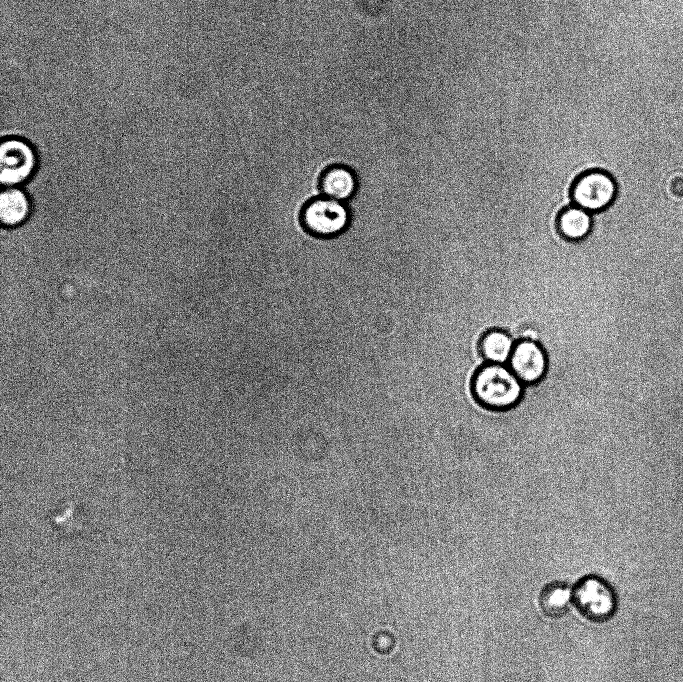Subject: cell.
I'll return each mask as SVG.
<instances>
[{"mask_svg": "<svg viewBox=\"0 0 683 682\" xmlns=\"http://www.w3.org/2000/svg\"><path fill=\"white\" fill-rule=\"evenodd\" d=\"M473 394L485 407L503 410L513 407L521 398L522 382L509 367L489 363L473 378Z\"/></svg>", "mask_w": 683, "mask_h": 682, "instance_id": "1", "label": "cell"}, {"mask_svg": "<svg viewBox=\"0 0 683 682\" xmlns=\"http://www.w3.org/2000/svg\"><path fill=\"white\" fill-rule=\"evenodd\" d=\"M617 183L602 169L588 170L577 177L571 187V200L590 213L605 211L617 197Z\"/></svg>", "mask_w": 683, "mask_h": 682, "instance_id": "2", "label": "cell"}, {"mask_svg": "<svg viewBox=\"0 0 683 682\" xmlns=\"http://www.w3.org/2000/svg\"><path fill=\"white\" fill-rule=\"evenodd\" d=\"M573 602L584 617L594 622L608 620L617 608L614 590L597 576H588L579 581L573 591Z\"/></svg>", "mask_w": 683, "mask_h": 682, "instance_id": "3", "label": "cell"}, {"mask_svg": "<svg viewBox=\"0 0 683 682\" xmlns=\"http://www.w3.org/2000/svg\"><path fill=\"white\" fill-rule=\"evenodd\" d=\"M302 219L309 232L328 237L346 229L350 215L343 202L324 196L310 201L305 206Z\"/></svg>", "mask_w": 683, "mask_h": 682, "instance_id": "4", "label": "cell"}, {"mask_svg": "<svg viewBox=\"0 0 683 682\" xmlns=\"http://www.w3.org/2000/svg\"><path fill=\"white\" fill-rule=\"evenodd\" d=\"M35 166V155L23 141L10 139L0 148V180L4 185H14L26 180Z\"/></svg>", "mask_w": 683, "mask_h": 682, "instance_id": "5", "label": "cell"}, {"mask_svg": "<svg viewBox=\"0 0 683 682\" xmlns=\"http://www.w3.org/2000/svg\"><path fill=\"white\" fill-rule=\"evenodd\" d=\"M509 368L522 383L538 382L547 369V357L543 347L534 340H520L514 346Z\"/></svg>", "mask_w": 683, "mask_h": 682, "instance_id": "6", "label": "cell"}, {"mask_svg": "<svg viewBox=\"0 0 683 682\" xmlns=\"http://www.w3.org/2000/svg\"><path fill=\"white\" fill-rule=\"evenodd\" d=\"M593 226V214L573 204L564 208L557 217V230L567 241H583Z\"/></svg>", "mask_w": 683, "mask_h": 682, "instance_id": "7", "label": "cell"}, {"mask_svg": "<svg viewBox=\"0 0 683 682\" xmlns=\"http://www.w3.org/2000/svg\"><path fill=\"white\" fill-rule=\"evenodd\" d=\"M320 186L325 197L344 202L355 193L357 180L349 168L333 166L321 177Z\"/></svg>", "mask_w": 683, "mask_h": 682, "instance_id": "8", "label": "cell"}, {"mask_svg": "<svg viewBox=\"0 0 683 682\" xmlns=\"http://www.w3.org/2000/svg\"><path fill=\"white\" fill-rule=\"evenodd\" d=\"M515 343L505 330L493 328L486 331L479 343L481 355L489 363L504 364L509 361Z\"/></svg>", "mask_w": 683, "mask_h": 682, "instance_id": "9", "label": "cell"}, {"mask_svg": "<svg viewBox=\"0 0 683 682\" xmlns=\"http://www.w3.org/2000/svg\"><path fill=\"white\" fill-rule=\"evenodd\" d=\"M571 601H573V591L562 582H552L546 585L539 597L542 611L552 618L563 616Z\"/></svg>", "mask_w": 683, "mask_h": 682, "instance_id": "10", "label": "cell"}, {"mask_svg": "<svg viewBox=\"0 0 683 682\" xmlns=\"http://www.w3.org/2000/svg\"><path fill=\"white\" fill-rule=\"evenodd\" d=\"M29 202L19 189L11 188L0 196V219L4 225L14 226L22 223L29 214Z\"/></svg>", "mask_w": 683, "mask_h": 682, "instance_id": "11", "label": "cell"}, {"mask_svg": "<svg viewBox=\"0 0 683 682\" xmlns=\"http://www.w3.org/2000/svg\"><path fill=\"white\" fill-rule=\"evenodd\" d=\"M53 527L60 535L74 536L87 531V522L82 508L74 503H66L50 517Z\"/></svg>", "mask_w": 683, "mask_h": 682, "instance_id": "12", "label": "cell"}]
</instances>
